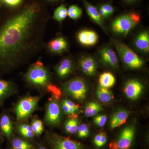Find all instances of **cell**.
I'll return each instance as SVG.
<instances>
[{
    "mask_svg": "<svg viewBox=\"0 0 149 149\" xmlns=\"http://www.w3.org/2000/svg\"><path fill=\"white\" fill-rule=\"evenodd\" d=\"M72 68V61L69 58L64 59L57 68V72L60 77H64L69 75Z\"/></svg>",
    "mask_w": 149,
    "mask_h": 149,
    "instance_id": "ac0fdd59",
    "label": "cell"
},
{
    "mask_svg": "<svg viewBox=\"0 0 149 149\" xmlns=\"http://www.w3.org/2000/svg\"><path fill=\"white\" fill-rule=\"evenodd\" d=\"M62 109L65 113L68 114H71L69 107L66 104H65L63 102H62Z\"/></svg>",
    "mask_w": 149,
    "mask_h": 149,
    "instance_id": "74e56055",
    "label": "cell"
},
{
    "mask_svg": "<svg viewBox=\"0 0 149 149\" xmlns=\"http://www.w3.org/2000/svg\"><path fill=\"white\" fill-rule=\"evenodd\" d=\"M136 24L129 14L124 15L118 17L113 22L111 28L116 34L126 36Z\"/></svg>",
    "mask_w": 149,
    "mask_h": 149,
    "instance_id": "5b68a950",
    "label": "cell"
},
{
    "mask_svg": "<svg viewBox=\"0 0 149 149\" xmlns=\"http://www.w3.org/2000/svg\"><path fill=\"white\" fill-rule=\"evenodd\" d=\"M6 5L10 7H16L19 5L22 0H2Z\"/></svg>",
    "mask_w": 149,
    "mask_h": 149,
    "instance_id": "e575fe53",
    "label": "cell"
},
{
    "mask_svg": "<svg viewBox=\"0 0 149 149\" xmlns=\"http://www.w3.org/2000/svg\"><path fill=\"white\" fill-rule=\"evenodd\" d=\"M83 13L82 9L76 5H71L68 10V15L73 19H77L81 16Z\"/></svg>",
    "mask_w": 149,
    "mask_h": 149,
    "instance_id": "d4e9b609",
    "label": "cell"
},
{
    "mask_svg": "<svg viewBox=\"0 0 149 149\" xmlns=\"http://www.w3.org/2000/svg\"><path fill=\"white\" fill-rule=\"evenodd\" d=\"M12 146L13 149H31L32 148L31 144L19 139H14Z\"/></svg>",
    "mask_w": 149,
    "mask_h": 149,
    "instance_id": "4316f807",
    "label": "cell"
},
{
    "mask_svg": "<svg viewBox=\"0 0 149 149\" xmlns=\"http://www.w3.org/2000/svg\"><path fill=\"white\" fill-rule=\"evenodd\" d=\"M126 1L128 2L129 3H132L133 2L136 1L137 0H125Z\"/></svg>",
    "mask_w": 149,
    "mask_h": 149,
    "instance_id": "ab89813d",
    "label": "cell"
},
{
    "mask_svg": "<svg viewBox=\"0 0 149 149\" xmlns=\"http://www.w3.org/2000/svg\"><path fill=\"white\" fill-rule=\"evenodd\" d=\"M115 47L124 63L131 69H139L143 64V62L130 48L123 43H116Z\"/></svg>",
    "mask_w": 149,
    "mask_h": 149,
    "instance_id": "7a4b0ae2",
    "label": "cell"
},
{
    "mask_svg": "<svg viewBox=\"0 0 149 149\" xmlns=\"http://www.w3.org/2000/svg\"><path fill=\"white\" fill-rule=\"evenodd\" d=\"M46 118L47 122L52 125L59 123L61 118V111L57 102L53 100L50 102L47 109Z\"/></svg>",
    "mask_w": 149,
    "mask_h": 149,
    "instance_id": "9c48e42d",
    "label": "cell"
},
{
    "mask_svg": "<svg viewBox=\"0 0 149 149\" xmlns=\"http://www.w3.org/2000/svg\"><path fill=\"white\" fill-rule=\"evenodd\" d=\"M135 135V129L127 126L122 130L118 141H116L118 149H129L132 145Z\"/></svg>",
    "mask_w": 149,
    "mask_h": 149,
    "instance_id": "52a82bcc",
    "label": "cell"
},
{
    "mask_svg": "<svg viewBox=\"0 0 149 149\" xmlns=\"http://www.w3.org/2000/svg\"><path fill=\"white\" fill-rule=\"evenodd\" d=\"M77 40L79 42L86 46L95 45L98 41V36L95 32L91 30H83L78 32Z\"/></svg>",
    "mask_w": 149,
    "mask_h": 149,
    "instance_id": "8fae6325",
    "label": "cell"
},
{
    "mask_svg": "<svg viewBox=\"0 0 149 149\" xmlns=\"http://www.w3.org/2000/svg\"><path fill=\"white\" fill-rule=\"evenodd\" d=\"M68 15V10L64 5H61L56 9L54 14L55 20L61 22L64 20Z\"/></svg>",
    "mask_w": 149,
    "mask_h": 149,
    "instance_id": "cb8c5ba5",
    "label": "cell"
},
{
    "mask_svg": "<svg viewBox=\"0 0 149 149\" xmlns=\"http://www.w3.org/2000/svg\"><path fill=\"white\" fill-rule=\"evenodd\" d=\"M129 15H130L131 19L136 24H138V23L140 22V20H141V17L138 13H132L129 14Z\"/></svg>",
    "mask_w": 149,
    "mask_h": 149,
    "instance_id": "8d00e7d4",
    "label": "cell"
},
{
    "mask_svg": "<svg viewBox=\"0 0 149 149\" xmlns=\"http://www.w3.org/2000/svg\"><path fill=\"white\" fill-rule=\"evenodd\" d=\"M107 141V135L105 132L101 131L94 138V143L98 148L103 146Z\"/></svg>",
    "mask_w": 149,
    "mask_h": 149,
    "instance_id": "83f0119b",
    "label": "cell"
},
{
    "mask_svg": "<svg viewBox=\"0 0 149 149\" xmlns=\"http://www.w3.org/2000/svg\"><path fill=\"white\" fill-rule=\"evenodd\" d=\"M78 121L77 119L70 118L66 122L65 129L68 133L74 134L77 131Z\"/></svg>",
    "mask_w": 149,
    "mask_h": 149,
    "instance_id": "484cf974",
    "label": "cell"
},
{
    "mask_svg": "<svg viewBox=\"0 0 149 149\" xmlns=\"http://www.w3.org/2000/svg\"><path fill=\"white\" fill-rule=\"evenodd\" d=\"M38 100L37 97H28L21 100L16 109L17 120H22L28 117L35 109Z\"/></svg>",
    "mask_w": 149,
    "mask_h": 149,
    "instance_id": "8992f818",
    "label": "cell"
},
{
    "mask_svg": "<svg viewBox=\"0 0 149 149\" xmlns=\"http://www.w3.org/2000/svg\"><path fill=\"white\" fill-rule=\"evenodd\" d=\"M107 117L104 115H99L95 117L94 122L97 126L103 127L105 125L107 122Z\"/></svg>",
    "mask_w": 149,
    "mask_h": 149,
    "instance_id": "d6a6232c",
    "label": "cell"
},
{
    "mask_svg": "<svg viewBox=\"0 0 149 149\" xmlns=\"http://www.w3.org/2000/svg\"><path fill=\"white\" fill-rule=\"evenodd\" d=\"M47 21L37 3L6 18L0 24V68H12L37 55L44 46Z\"/></svg>",
    "mask_w": 149,
    "mask_h": 149,
    "instance_id": "6da1fadb",
    "label": "cell"
},
{
    "mask_svg": "<svg viewBox=\"0 0 149 149\" xmlns=\"http://www.w3.org/2000/svg\"><path fill=\"white\" fill-rule=\"evenodd\" d=\"M48 47L52 52L61 53L67 48L68 42L63 37H57L51 40L48 44Z\"/></svg>",
    "mask_w": 149,
    "mask_h": 149,
    "instance_id": "4fadbf2b",
    "label": "cell"
},
{
    "mask_svg": "<svg viewBox=\"0 0 149 149\" xmlns=\"http://www.w3.org/2000/svg\"><path fill=\"white\" fill-rule=\"evenodd\" d=\"M102 107L100 104L95 102H91L87 105L85 109V114L87 117L95 116L99 112L102 110Z\"/></svg>",
    "mask_w": 149,
    "mask_h": 149,
    "instance_id": "603a6c76",
    "label": "cell"
},
{
    "mask_svg": "<svg viewBox=\"0 0 149 149\" xmlns=\"http://www.w3.org/2000/svg\"><path fill=\"white\" fill-rule=\"evenodd\" d=\"M79 64L83 72L90 76L95 74L97 65L95 58L88 56L83 58L79 61Z\"/></svg>",
    "mask_w": 149,
    "mask_h": 149,
    "instance_id": "7c38bea8",
    "label": "cell"
},
{
    "mask_svg": "<svg viewBox=\"0 0 149 149\" xmlns=\"http://www.w3.org/2000/svg\"><path fill=\"white\" fill-rule=\"evenodd\" d=\"M55 149H82V146L80 143L68 138H62L56 141Z\"/></svg>",
    "mask_w": 149,
    "mask_h": 149,
    "instance_id": "9a60e30c",
    "label": "cell"
},
{
    "mask_svg": "<svg viewBox=\"0 0 149 149\" xmlns=\"http://www.w3.org/2000/svg\"><path fill=\"white\" fill-rule=\"evenodd\" d=\"M109 147L110 149H118L116 141L111 142L109 144Z\"/></svg>",
    "mask_w": 149,
    "mask_h": 149,
    "instance_id": "f35d334b",
    "label": "cell"
},
{
    "mask_svg": "<svg viewBox=\"0 0 149 149\" xmlns=\"http://www.w3.org/2000/svg\"><path fill=\"white\" fill-rule=\"evenodd\" d=\"M32 128L34 133L36 135H40L43 131L42 123L39 120H34L32 123Z\"/></svg>",
    "mask_w": 149,
    "mask_h": 149,
    "instance_id": "4dcf8cb0",
    "label": "cell"
},
{
    "mask_svg": "<svg viewBox=\"0 0 149 149\" xmlns=\"http://www.w3.org/2000/svg\"><path fill=\"white\" fill-rule=\"evenodd\" d=\"M0 129L8 138L10 137L12 133V123L7 114H3L0 117Z\"/></svg>",
    "mask_w": 149,
    "mask_h": 149,
    "instance_id": "d6986e66",
    "label": "cell"
},
{
    "mask_svg": "<svg viewBox=\"0 0 149 149\" xmlns=\"http://www.w3.org/2000/svg\"><path fill=\"white\" fill-rule=\"evenodd\" d=\"M47 89L49 92L52 94L55 98L56 100H58L61 97V91L60 89L55 85L53 84H49L47 85Z\"/></svg>",
    "mask_w": 149,
    "mask_h": 149,
    "instance_id": "f546056e",
    "label": "cell"
},
{
    "mask_svg": "<svg viewBox=\"0 0 149 149\" xmlns=\"http://www.w3.org/2000/svg\"><path fill=\"white\" fill-rule=\"evenodd\" d=\"M129 114V112L124 110H120L115 113L111 120V128L114 129L125 124L128 119Z\"/></svg>",
    "mask_w": 149,
    "mask_h": 149,
    "instance_id": "5bb4252c",
    "label": "cell"
},
{
    "mask_svg": "<svg viewBox=\"0 0 149 149\" xmlns=\"http://www.w3.org/2000/svg\"><path fill=\"white\" fill-rule=\"evenodd\" d=\"M13 86L10 82L0 79V104L13 91Z\"/></svg>",
    "mask_w": 149,
    "mask_h": 149,
    "instance_id": "7402d4cb",
    "label": "cell"
},
{
    "mask_svg": "<svg viewBox=\"0 0 149 149\" xmlns=\"http://www.w3.org/2000/svg\"><path fill=\"white\" fill-rule=\"evenodd\" d=\"M143 90V85L136 80H130L125 84L124 93L125 95L130 100H136L142 94Z\"/></svg>",
    "mask_w": 149,
    "mask_h": 149,
    "instance_id": "ba28073f",
    "label": "cell"
},
{
    "mask_svg": "<svg viewBox=\"0 0 149 149\" xmlns=\"http://www.w3.org/2000/svg\"><path fill=\"white\" fill-rule=\"evenodd\" d=\"M101 8L102 9L105 14L106 17L111 15L114 11V8L110 5L108 4H105L101 6Z\"/></svg>",
    "mask_w": 149,
    "mask_h": 149,
    "instance_id": "836d02e7",
    "label": "cell"
},
{
    "mask_svg": "<svg viewBox=\"0 0 149 149\" xmlns=\"http://www.w3.org/2000/svg\"><path fill=\"white\" fill-rule=\"evenodd\" d=\"M19 130L24 137L27 138H31L33 137L34 133L32 130V126L27 124H22L19 126Z\"/></svg>",
    "mask_w": 149,
    "mask_h": 149,
    "instance_id": "f1b7e54d",
    "label": "cell"
},
{
    "mask_svg": "<svg viewBox=\"0 0 149 149\" xmlns=\"http://www.w3.org/2000/svg\"><path fill=\"white\" fill-rule=\"evenodd\" d=\"M96 94L99 100L104 103L109 102L114 98L112 93L109 88H103L100 86H99L97 89Z\"/></svg>",
    "mask_w": 149,
    "mask_h": 149,
    "instance_id": "44dd1931",
    "label": "cell"
},
{
    "mask_svg": "<svg viewBox=\"0 0 149 149\" xmlns=\"http://www.w3.org/2000/svg\"><path fill=\"white\" fill-rule=\"evenodd\" d=\"M49 1H57V0H49Z\"/></svg>",
    "mask_w": 149,
    "mask_h": 149,
    "instance_id": "b9f144b4",
    "label": "cell"
},
{
    "mask_svg": "<svg viewBox=\"0 0 149 149\" xmlns=\"http://www.w3.org/2000/svg\"><path fill=\"white\" fill-rule=\"evenodd\" d=\"M63 102L65 104H66L69 107V108H74V109L77 110V111L79 109V106L78 105L74 104L73 102L70 100H63Z\"/></svg>",
    "mask_w": 149,
    "mask_h": 149,
    "instance_id": "d590c367",
    "label": "cell"
},
{
    "mask_svg": "<svg viewBox=\"0 0 149 149\" xmlns=\"http://www.w3.org/2000/svg\"><path fill=\"white\" fill-rule=\"evenodd\" d=\"M39 149H46V148H44V147H40Z\"/></svg>",
    "mask_w": 149,
    "mask_h": 149,
    "instance_id": "60d3db41",
    "label": "cell"
},
{
    "mask_svg": "<svg viewBox=\"0 0 149 149\" xmlns=\"http://www.w3.org/2000/svg\"><path fill=\"white\" fill-rule=\"evenodd\" d=\"M137 49L144 52H148L149 51V35L148 32L144 31L139 34L136 37L135 42Z\"/></svg>",
    "mask_w": 149,
    "mask_h": 149,
    "instance_id": "2e32d148",
    "label": "cell"
},
{
    "mask_svg": "<svg viewBox=\"0 0 149 149\" xmlns=\"http://www.w3.org/2000/svg\"><path fill=\"white\" fill-rule=\"evenodd\" d=\"M77 134L80 138H84L88 137L89 135V129L88 125L82 124L79 125L77 128Z\"/></svg>",
    "mask_w": 149,
    "mask_h": 149,
    "instance_id": "1f68e13d",
    "label": "cell"
},
{
    "mask_svg": "<svg viewBox=\"0 0 149 149\" xmlns=\"http://www.w3.org/2000/svg\"><path fill=\"white\" fill-rule=\"evenodd\" d=\"M27 80L33 85L44 86L48 83L49 76L43 63L37 61L29 68L27 73Z\"/></svg>",
    "mask_w": 149,
    "mask_h": 149,
    "instance_id": "3957f363",
    "label": "cell"
},
{
    "mask_svg": "<svg viewBox=\"0 0 149 149\" xmlns=\"http://www.w3.org/2000/svg\"><path fill=\"white\" fill-rule=\"evenodd\" d=\"M116 79L113 74L109 72H105L101 74L99 78L100 86L109 88L113 87L115 83Z\"/></svg>",
    "mask_w": 149,
    "mask_h": 149,
    "instance_id": "ffe728a7",
    "label": "cell"
},
{
    "mask_svg": "<svg viewBox=\"0 0 149 149\" xmlns=\"http://www.w3.org/2000/svg\"><path fill=\"white\" fill-rule=\"evenodd\" d=\"M83 1L86 10L89 16L93 21L103 28L104 27L103 22L102 19V17L99 13L98 11L95 6L88 2L86 0Z\"/></svg>",
    "mask_w": 149,
    "mask_h": 149,
    "instance_id": "e0dca14e",
    "label": "cell"
},
{
    "mask_svg": "<svg viewBox=\"0 0 149 149\" xmlns=\"http://www.w3.org/2000/svg\"><path fill=\"white\" fill-rule=\"evenodd\" d=\"M65 88L66 92L77 100H83L87 96L88 91L87 84L84 80L80 78H75L70 80L67 83Z\"/></svg>",
    "mask_w": 149,
    "mask_h": 149,
    "instance_id": "277c9868",
    "label": "cell"
},
{
    "mask_svg": "<svg viewBox=\"0 0 149 149\" xmlns=\"http://www.w3.org/2000/svg\"><path fill=\"white\" fill-rule=\"evenodd\" d=\"M100 56L103 63L107 66L116 68L118 67V61L115 52L109 47H105L100 52Z\"/></svg>",
    "mask_w": 149,
    "mask_h": 149,
    "instance_id": "30bf717a",
    "label": "cell"
}]
</instances>
